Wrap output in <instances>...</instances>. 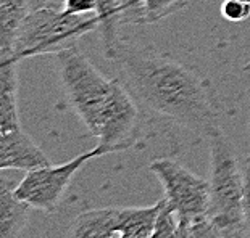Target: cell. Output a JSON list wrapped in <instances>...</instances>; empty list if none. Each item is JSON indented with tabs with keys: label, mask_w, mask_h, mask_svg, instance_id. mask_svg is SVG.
Segmentation results:
<instances>
[{
	"label": "cell",
	"mask_w": 250,
	"mask_h": 238,
	"mask_svg": "<svg viewBox=\"0 0 250 238\" xmlns=\"http://www.w3.org/2000/svg\"><path fill=\"white\" fill-rule=\"evenodd\" d=\"M31 12L34 0H0V58L13 56L15 37Z\"/></svg>",
	"instance_id": "obj_12"
},
{
	"label": "cell",
	"mask_w": 250,
	"mask_h": 238,
	"mask_svg": "<svg viewBox=\"0 0 250 238\" xmlns=\"http://www.w3.org/2000/svg\"><path fill=\"white\" fill-rule=\"evenodd\" d=\"M190 235L192 238H223L220 230L207 218H200L190 222Z\"/></svg>",
	"instance_id": "obj_19"
},
{
	"label": "cell",
	"mask_w": 250,
	"mask_h": 238,
	"mask_svg": "<svg viewBox=\"0 0 250 238\" xmlns=\"http://www.w3.org/2000/svg\"><path fill=\"white\" fill-rule=\"evenodd\" d=\"M49 165L47 155L21 128L0 130V171L18 169L29 172Z\"/></svg>",
	"instance_id": "obj_8"
},
{
	"label": "cell",
	"mask_w": 250,
	"mask_h": 238,
	"mask_svg": "<svg viewBox=\"0 0 250 238\" xmlns=\"http://www.w3.org/2000/svg\"><path fill=\"white\" fill-rule=\"evenodd\" d=\"M99 0H65L63 10L73 15H90L97 12Z\"/></svg>",
	"instance_id": "obj_20"
},
{
	"label": "cell",
	"mask_w": 250,
	"mask_h": 238,
	"mask_svg": "<svg viewBox=\"0 0 250 238\" xmlns=\"http://www.w3.org/2000/svg\"><path fill=\"white\" fill-rule=\"evenodd\" d=\"M249 97H250V91H249Z\"/></svg>",
	"instance_id": "obj_25"
},
{
	"label": "cell",
	"mask_w": 250,
	"mask_h": 238,
	"mask_svg": "<svg viewBox=\"0 0 250 238\" xmlns=\"http://www.w3.org/2000/svg\"><path fill=\"white\" fill-rule=\"evenodd\" d=\"M205 140L210 146V201L205 218L226 238L244 229L242 167L231 142L220 128Z\"/></svg>",
	"instance_id": "obj_2"
},
{
	"label": "cell",
	"mask_w": 250,
	"mask_h": 238,
	"mask_svg": "<svg viewBox=\"0 0 250 238\" xmlns=\"http://www.w3.org/2000/svg\"><path fill=\"white\" fill-rule=\"evenodd\" d=\"M148 169L160 181L165 200L178 218L190 222L205 218L210 201L208 181L195 176L171 158L152 161Z\"/></svg>",
	"instance_id": "obj_5"
},
{
	"label": "cell",
	"mask_w": 250,
	"mask_h": 238,
	"mask_svg": "<svg viewBox=\"0 0 250 238\" xmlns=\"http://www.w3.org/2000/svg\"><path fill=\"white\" fill-rule=\"evenodd\" d=\"M242 177H244V188H242V216H244V227L250 237V155L244 161L242 166Z\"/></svg>",
	"instance_id": "obj_18"
},
{
	"label": "cell",
	"mask_w": 250,
	"mask_h": 238,
	"mask_svg": "<svg viewBox=\"0 0 250 238\" xmlns=\"http://www.w3.org/2000/svg\"><path fill=\"white\" fill-rule=\"evenodd\" d=\"M99 28L95 15H73L60 8H39L21 23L13 44V56L58 54L76 47L84 34Z\"/></svg>",
	"instance_id": "obj_3"
},
{
	"label": "cell",
	"mask_w": 250,
	"mask_h": 238,
	"mask_svg": "<svg viewBox=\"0 0 250 238\" xmlns=\"http://www.w3.org/2000/svg\"><path fill=\"white\" fill-rule=\"evenodd\" d=\"M121 208L84 211L73 220L66 238H118Z\"/></svg>",
	"instance_id": "obj_9"
},
{
	"label": "cell",
	"mask_w": 250,
	"mask_h": 238,
	"mask_svg": "<svg viewBox=\"0 0 250 238\" xmlns=\"http://www.w3.org/2000/svg\"><path fill=\"white\" fill-rule=\"evenodd\" d=\"M226 238H250V237H249V234H247L246 227H244V229H241V230H237V232H236V234H232V235H229V237H226Z\"/></svg>",
	"instance_id": "obj_21"
},
{
	"label": "cell",
	"mask_w": 250,
	"mask_h": 238,
	"mask_svg": "<svg viewBox=\"0 0 250 238\" xmlns=\"http://www.w3.org/2000/svg\"><path fill=\"white\" fill-rule=\"evenodd\" d=\"M57 63L60 82L71 108L90 134L97 137L115 79L100 73L78 47L58 52Z\"/></svg>",
	"instance_id": "obj_4"
},
{
	"label": "cell",
	"mask_w": 250,
	"mask_h": 238,
	"mask_svg": "<svg viewBox=\"0 0 250 238\" xmlns=\"http://www.w3.org/2000/svg\"><path fill=\"white\" fill-rule=\"evenodd\" d=\"M249 130H250V111H249Z\"/></svg>",
	"instance_id": "obj_24"
},
{
	"label": "cell",
	"mask_w": 250,
	"mask_h": 238,
	"mask_svg": "<svg viewBox=\"0 0 250 238\" xmlns=\"http://www.w3.org/2000/svg\"><path fill=\"white\" fill-rule=\"evenodd\" d=\"M115 61L142 110L169 121L199 139L218 129L220 103L208 79L153 47L121 42Z\"/></svg>",
	"instance_id": "obj_1"
},
{
	"label": "cell",
	"mask_w": 250,
	"mask_h": 238,
	"mask_svg": "<svg viewBox=\"0 0 250 238\" xmlns=\"http://www.w3.org/2000/svg\"><path fill=\"white\" fill-rule=\"evenodd\" d=\"M223 18L232 23H241L250 18V3L237 2V0H225L221 5Z\"/></svg>",
	"instance_id": "obj_17"
},
{
	"label": "cell",
	"mask_w": 250,
	"mask_h": 238,
	"mask_svg": "<svg viewBox=\"0 0 250 238\" xmlns=\"http://www.w3.org/2000/svg\"><path fill=\"white\" fill-rule=\"evenodd\" d=\"M237 2H246V3H250V0H237Z\"/></svg>",
	"instance_id": "obj_23"
},
{
	"label": "cell",
	"mask_w": 250,
	"mask_h": 238,
	"mask_svg": "<svg viewBox=\"0 0 250 238\" xmlns=\"http://www.w3.org/2000/svg\"><path fill=\"white\" fill-rule=\"evenodd\" d=\"M141 130V105L137 103L126 84L115 79L97 135V146L102 148L105 155L123 151L134 145V142L139 139Z\"/></svg>",
	"instance_id": "obj_7"
},
{
	"label": "cell",
	"mask_w": 250,
	"mask_h": 238,
	"mask_svg": "<svg viewBox=\"0 0 250 238\" xmlns=\"http://www.w3.org/2000/svg\"><path fill=\"white\" fill-rule=\"evenodd\" d=\"M18 58H0V130L18 129Z\"/></svg>",
	"instance_id": "obj_10"
},
{
	"label": "cell",
	"mask_w": 250,
	"mask_h": 238,
	"mask_svg": "<svg viewBox=\"0 0 250 238\" xmlns=\"http://www.w3.org/2000/svg\"><path fill=\"white\" fill-rule=\"evenodd\" d=\"M189 0H144V10H146V23H157L169 15L183 10Z\"/></svg>",
	"instance_id": "obj_16"
},
{
	"label": "cell",
	"mask_w": 250,
	"mask_h": 238,
	"mask_svg": "<svg viewBox=\"0 0 250 238\" xmlns=\"http://www.w3.org/2000/svg\"><path fill=\"white\" fill-rule=\"evenodd\" d=\"M118 238H120V237H118Z\"/></svg>",
	"instance_id": "obj_26"
},
{
	"label": "cell",
	"mask_w": 250,
	"mask_h": 238,
	"mask_svg": "<svg viewBox=\"0 0 250 238\" xmlns=\"http://www.w3.org/2000/svg\"><path fill=\"white\" fill-rule=\"evenodd\" d=\"M152 238H192V235H190V220L178 218L176 213L169 208L163 198L162 209L158 213Z\"/></svg>",
	"instance_id": "obj_14"
},
{
	"label": "cell",
	"mask_w": 250,
	"mask_h": 238,
	"mask_svg": "<svg viewBox=\"0 0 250 238\" xmlns=\"http://www.w3.org/2000/svg\"><path fill=\"white\" fill-rule=\"evenodd\" d=\"M29 216V206L18 198L15 187L0 177V238H18Z\"/></svg>",
	"instance_id": "obj_11"
},
{
	"label": "cell",
	"mask_w": 250,
	"mask_h": 238,
	"mask_svg": "<svg viewBox=\"0 0 250 238\" xmlns=\"http://www.w3.org/2000/svg\"><path fill=\"white\" fill-rule=\"evenodd\" d=\"M244 71H246V73H249V74H250V63H247V65H246V68H244Z\"/></svg>",
	"instance_id": "obj_22"
},
{
	"label": "cell",
	"mask_w": 250,
	"mask_h": 238,
	"mask_svg": "<svg viewBox=\"0 0 250 238\" xmlns=\"http://www.w3.org/2000/svg\"><path fill=\"white\" fill-rule=\"evenodd\" d=\"M113 5L116 17L123 24H147L144 0H108Z\"/></svg>",
	"instance_id": "obj_15"
},
{
	"label": "cell",
	"mask_w": 250,
	"mask_h": 238,
	"mask_svg": "<svg viewBox=\"0 0 250 238\" xmlns=\"http://www.w3.org/2000/svg\"><path fill=\"white\" fill-rule=\"evenodd\" d=\"M160 209L162 200L152 206L121 208L120 238H152Z\"/></svg>",
	"instance_id": "obj_13"
},
{
	"label": "cell",
	"mask_w": 250,
	"mask_h": 238,
	"mask_svg": "<svg viewBox=\"0 0 250 238\" xmlns=\"http://www.w3.org/2000/svg\"><path fill=\"white\" fill-rule=\"evenodd\" d=\"M99 156H105V151L102 148L95 146L63 165H49L33 169L15 187V192H17L18 198L23 200L29 208L44 211V213H54L65 197L66 188L70 187L76 172L87 161Z\"/></svg>",
	"instance_id": "obj_6"
}]
</instances>
